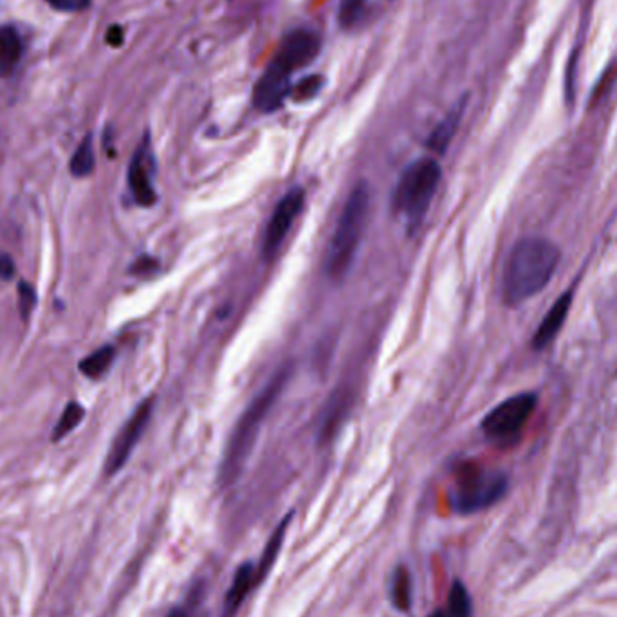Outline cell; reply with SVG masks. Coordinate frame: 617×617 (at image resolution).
Returning a JSON list of instances; mask_svg holds the SVG:
<instances>
[{"label":"cell","instance_id":"23","mask_svg":"<svg viewBox=\"0 0 617 617\" xmlns=\"http://www.w3.org/2000/svg\"><path fill=\"white\" fill-rule=\"evenodd\" d=\"M365 2H367V0H342V2H340V7H338L340 24H342L343 27L354 25V24L360 20V16L363 14Z\"/></svg>","mask_w":617,"mask_h":617},{"label":"cell","instance_id":"18","mask_svg":"<svg viewBox=\"0 0 617 617\" xmlns=\"http://www.w3.org/2000/svg\"><path fill=\"white\" fill-rule=\"evenodd\" d=\"M114 358H116L114 347L105 345V347L94 351V352H92L91 356H87L85 360H82V362H80V371H82V374H85L87 378H92V380L101 378V376L111 369Z\"/></svg>","mask_w":617,"mask_h":617},{"label":"cell","instance_id":"25","mask_svg":"<svg viewBox=\"0 0 617 617\" xmlns=\"http://www.w3.org/2000/svg\"><path fill=\"white\" fill-rule=\"evenodd\" d=\"M53 9L65 13H78L91 5V0H45Z\"/></svg>","mask_w":617,"mask_h":617},{"label":"cell","instance_id":"11","mask_svg":"<svg viewBox=\"0 0 617 617\" xmlns=\"http://www.w3.org/2000/svg\"><path fill=\"white\" fill-rule=\"evenodd\" d=\"M320 47L322 43L318 34L307 29H296L280 42L273 60L293 72L313 63L320 53Z\"/></svg>","mask_w":617,"mask_h":617},{"label":"cell","instance_id":"19","mask_svg":"<svg viewBox=\"0 0 617 617\" xmlns=\"http://www.w3.org/2000/svg\"><path fill=\"white\" fill-rule=\"evenodd\" d=\"M71 174L74 178H87L94 170V149H92V136H85L80 147L76 149L72 159H71Z\"/></svg>","mask_w":617,"mask_h":617},{"label":"cell","instance_id":"10","mask_svg":"<svg viewBox=\"0 0 617 617\" xmlns=\"http://www.w3.org/2000/svg\"><path fill=\"white\" fill-rule=\"evenodd\" d=\"M152 172H154V158L150 150V138L145 136V140L136 149L130 165H129V188L134 198V201L140 206L156 205L158 194L152 183Z\"/></svg>","mask_w":617,"mask_h":617},{"label":"cell","instance_id":"26","mask_svg":"<svg viewBox=\"0 0 617 617\" xmlns=\"http://www.w3.org/2000/svg\"><path fill=\"white\" fill-rule=\"evenodd\" d=\"M154 269H158V262L154 258H150V256H141V258H138L132 264L130 273H134V275H149Z\"/></svg>","mask_w":617,"mask_h":617},{"label":"cell","instance_id":"22","mask_svg":"<svg viewBox=\"0 0 617 617\" xmlns=\"http://www.w3.org/2000/svg\"><path fill=\"white\" fill-rule=\"evenodd\" d=\"M323 87V78L318 76V74H311V76H305L302 78L293 89H291V96L296 100V101H307V100H313Z\"/></svg>","mask_w":617,"mask_h":617},{"label":"cell","instance_id":"15","mask_svg":"<svg viewBox=\"0 0 617 617\" xmlns=\"http://www.w3.org/2000/svg\"><path fill=\"white\" fill-rule=\"evenodd\" d=\"M293 520V513H289L287 516H284V520L276 525V529L271 533L267 544H265V549L258 560V564L255 565V583L260 585L264 582V578H267L269 571L273 569L280 551H282V545H284V540H285V535H287V529H289V524Z\"/></svg>","mask_w":617,"mask_h":617},{"label":"cell","instance_id":"29","mask_svg":"<svg viewBox=\"0 0 617 617\" xmlns=\"http://www.w3.org/2000/svg\"><path fill=\"white\" fill-rule=\"evenodd\" d=\"M167 617H188V614H187L185 609H179V607H178V609H174Z\"/></svg>","mask_w":617,"mask_h":617},{"label":"cell","instance_id":"14","mask_svg":"<svg viewBox=\"0 0 617 617\" xmlns=\"http://www.w3.org/2000/svg\"><path fill=\"white\" fill-rule=\"evenodd\" d=\"M464 109H466V98L458 100L457 105L442 118V121L433 129V132L429 134L428 141H426V147L435 152V154H444L449 147V143L453 141L455 134H457V129L460 125V120H462V114H464Z\"/></svg>","mask_w":617,"mask_h":617},{"label":"cell","instance_id":"30","mask_svg":"<svg viewBox=\"0 0 617 617\" xmlns=\"http://www.w3.org/2000/svg\"><path fill=\"white\" fill-rule=\"evenodd\" d=\"M428 617H449L448 616V612L446 611H435V612H431L429 616Z\"/></svg>","mask_w":617,"mask_h":617},{"label":"cell","instance_id":"28","mask_svg":"<svg viewBox=\"0 0 617 617\" xmlns=\"http://www.w3.org/2000/svg\"><path fill=\"white\" fill-rule=\"evenodd\" d=\"M13 275H14V262L9 255L2 253L0 255V278L9 280Z\"/></svg>","mask_w":617,"mask_h":617},{"label":"cell","instance_id":"21","mask_svg":"<svg viewBox=\"0 0 617 617\" xmlns=\"http://www.w3.org/2000/svg\"><path fill=\"white\" fill-rule=\"evenodd\" d=\"M83 417H85V410H83L82 405H78V403H69V405L65 407L63 413H62V417H60L58 424H56L54 431H53V440L56 442V440L63 439L67 433H71V431L82 422Z\"/></svg>","mask_w":617,"mask_h":617},{"label":"cell","instance_id":"6","mask_svg":"<svg viewBox=\"0 0 617 617\" xmlns=\"http://www.w3.org/2000/svg\"><path fill=\"white\" fill-rule=\"evenodd\" d=\"M536 394H518L489 411L482 420V429L489 439H507L518 433L536 409Z\"/></svg>","mask_w":617,"mask_h":617},{"label":"cell","instance_id":"1","mask_svg":"<svg viewBox=\"0 0 617 617\" xmlns=\"http://www.w3.org/2000/svg\"><path fill=\"white\" fill-rule=\"evenodd\" d=\"M560 262V249L540 236H527L515 244L504 267L502 294L507 305H520L536 296L553 278Z\"/></svg>","mask_w":617,"mask_h":617},{"label":"cell","instance_id":"8","mask_svg":"<svg viewBox=\"0 0 617 617\" xmlns=\"http://www.w3.org/2000/svg\"><path fill=\"white\" fill-rule=\"evenodd\" d=\"M154 403H156L154 398L145 400L130 415V419L125 422V426L120 429V433L116 435V439H114V442L109 449L107 460H105V473L107 475H116L130 458L134 448L138 446L140 439L143 437V433H145V429L150 422V417H152V411H154Z\"/></svg>","mask_w":617,"mask_h":617},{"label":"cell","instance_id":"5","mask_svg":"<svg viewBox=\"0 0 617 617\" xmlns=\"http://www.w3.org/2000/svg\"><path fill=\"white\" fill-rule=\"evenodd\" d=\"M507 491V477L500 471L475 469L464 473L451 491V509L473 515L495 506Z\"/></svg>","mask_w":617,"mask_h":617},{"label":"cell","instance_id":"3","mask_svg":"<svg viewBox=\"0 0 617 617\" xmlns=\"http://www.w3.org/2000/svg\"><path fill=\"white\" fill-rule=\"evenodd\" d=\"M369 206H371L369 187L365 183H358L343 205L327 249L325 271L329 278L336 282L343 280L349 275L356 260L367 224Z\"/></svg>","mask_w":617,"mask_h":617},{"label":"cell","instance_id":"4","mask_svg":"<svg viewBox=\"0 0 617 617\" xmlns=\"http://www.w3.org/2000/svg\"><path fill=\"white\" fill-rule=\"evenodd\" d=\"M440 176V165L431 158H422L413 161L400 178L392 207L405 218L409 233H413L424 220L439 188Z\"/></svg>","mask_w":617,"mask_h":617},{"label":"cell","instance_id":"12","mask_svg":"<svg viewBox=\"0 0 617 617\" xmlns=\"http://www.w3.org/2000/svg\"><path fill=\"white\" fill-rule=\"evenodd\" d=\"M256 587L255 583V565L251 562L242 564L231 580V585L226 593L224 605H222V617H235L238 614L242 603L251 594V591Z\"/></svg>","mask_w":617,"mask_h":617},{"label":"cell","instance_id":"9","mask_svg":"<svg viewBox=\"0 0 617 617\" xmlns=\"http://www.w3.org/2000/svg\"><path fill=\"white\" fill-rule=\"evenodd\" d=\"M291 71L271 60V63L255 85L253 105L265 114L278 111L284 105L285 98L291 96Z\"/></svg>","mask_w":617,"mask_h":617},{"label":"cell","instance_id":"20","mask_svg":"<svg viewBox=\"0 0 617 617\" xmlns=\"http://www.w3.org/2000/svg\"><path fill=\"white\" fill-rule=\"evenodd\" d=\"M448 616L471 617L473 616V603L471 596L462 582H453L449 594H448Z\"/></svg>","mask_w":617,"mask_h":617},{"label":"cell","instance_id":"16","mask_svg":"<svg viewBox=\"0 0 617 617\" xmlns=\"http://www.w3.org/2000/svg\"><path fill=\"white\" fill-rule=\"evenodd\" d=\"M22 38L16 27L4 25L0 27V74H9L14 71L22 58Z\"/></svg>","mask_w":617,"mask_h":617},{"label":"cell","instance_id":"17","mask_svg":"<svg viewBox=\"0 0 617 617\" xmlns=\"http://www.w3.org/2000/svg\"><path fill=\"white\" fill-rule=\"evenodd\" d=\"M389 598L396 611L409 612L413 602V587H411L410 571L405 565L394 569L389 582Z\"/></svg>","mask_w":617,"mask_h":617},{"label":"cell","instance_id":"24","mask_svg":"<svg viewBox=\"0 0 617 617\" xmlns=\"http://www.w3.org/2000/svg\"><path fill=\"white\" fill-rule=\"evenodd\" d=\"M34 305H36V291L27 282H20L18 284V307H20V316L24 322L29 320Z\"/></svg>","mask_w":617,"mask_h":617},{"label":"cell","instance_id":"27","mask_svg":"<svg viewBox=\"0 0 617 617\" xmlns=\"http://www.w3.org/2000/svg\"><path fill=\"white\" fill-rule=\"evenodd\" d=\"M105 40L111 47H121L123 45V40H125V33H123V27L114 24L109 27L107 34H105Z\"/></svg>","mask_w":617,"mask_h":617},{"label":"cell","instance_id":"7","mask_svg":"<svg viewBox=\"0 0 617 617\" xmlns=\"http://www.w3.org/2000/svg\"><path fill=\"white\" fill-rule=\"evenodd\" d=\"M305 205V194L302 188H293L289 190L280 203L275 207L273 215L269 217L267 227L264 231V238H262V256L264 260H275L280 247L285 242L287 233L293 227V222L298 218V215L302 213Z\"/></svg>","mask_w":617,"mask_h":617},{"label":"cell","instance_id":"2","mask_svg":"<svg viewBox=\"0 0 617 617\" xmlns=\"http://www.w3.org/2000/svg\"><path fill=\"white\" fill-rule=\"evenodd\" d=\"M291 380V367L284 365L276 371V374L269 380V383L253 398L249 407L240 415L235 424L233 433L224 448L220 469H218V484L222 487L231 486L242 475L247 458L255 448L256 437L262 429V422L273 410L275 403L282 396L287 381Z\"/></svg>","mask_w":617,"mask_h":617},{"label":"cell","instance_id":"13","mask_svg":"<svg viewBox=\"0 0 617 617\" xmlns=\"http://www.w3.org/2000/svg\"><path fill=\"white\" fill-rule=\"evenodd\" d=\"M571 305H573V294L571 293H565L564 296H560L554 305L551 307V311L547 313V316L542 320L538 331L535 333V338H533V345L536 351L547 347L549 343H553V340L558 336V333L562 331L567 316H569V311H571Z\"/></svg>","mask_w":617,"mask_h":617}]
</instances>
